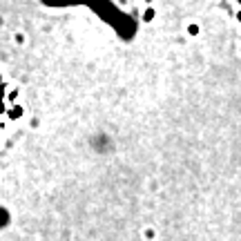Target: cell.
Returning a JSON list of instances; mask_svg holds the SVG:
<instances>
[{
	"instance_id": "obj_1",
	"label": "cell",
	"mask_w": 241,
	"mask_h": 241,
	"mask_svg": "<svg viewBox=\"0 0 241 241\" xmlns=\"http://www.w3.org/2000/svg\"><path fill=\"white\" fill-rule=\"evenodd\" d=\"M154 16H156V14H154V9H152V7H147L145 11H143V20H145V22H152V20H154Z\"/></svg>"
},
{
	"instance_id": "obj_2",
	"label": "cell",
	"mask_w": 241,
	"mask_h": 241,
	"mask_svg": "<svg viewBox=\"0 0 241 241\" xmlns=\"http://www.w3.org/2000/svg\"><path fill=\"white\" fill-rule=\"evenodd\" d=\"M188 34H190V36H199V25H188Z\"/></svg>"
},
{
	"instance_id": "obj_3",
	"label": "cell",
	"mask_w": 241,
	"mask_h": 241,
	"mask_svg": "<svg viewBox=\"0 0 241 241\" xmlns=\"http://www.w3.org/2000/svg\"><path fill=\"white\" fill-rule=\"evenodd\" d=\"M14 40H16V43H18V45H25V34H22V31H16Z\"/></svg>"
},
{
	"instance_id": "obj_4",
	"label": "cell",
	"mask_w": 241,
	"mask_h": 241,
	"mask_svg": "<svg viewBox=\"0 0 241 241\" xmlns=\"http://www.w3.org/2000/svg\"><path fill=\"white\" fill-rule=\"evenodd\" d=\"M237 20H239V22H241V9H239V11H237Z\"/></svg>"
},
{
	"instance_id": "obj_5",
	"label": "cell",
	"mask_w": 241,
	"mask_h": 241,
	"mask_svg": "<svg viewBox=\"0 0 241 241\" xmlns=\"http://www.w3.org/2000/svg\"><path fill=\"white\" fill-rule=\"evenodd\" d=\"M239 56H241V45H239Z\"/></svg>"
},
{
	"instance_id": "obj_6",
	"label": "cell",
	"mask_w": 241,
	"mask_h": 241,
	"mask_svg": "<svg viewBox=\"0 0 241 241\" xmlns=\"http://www.w3.org/2000/svg\"><path fill=\"white\" fill-rule=\"evenodd\" d=\"M237 2H239V5H241V0H237Z\"/></svg>"
}]
</instances>
